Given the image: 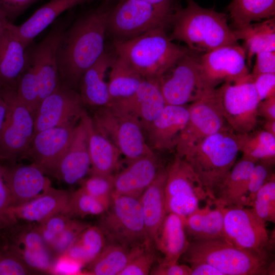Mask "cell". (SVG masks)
<instances>
[{"mask_svg":"<svg viewBox=\"0 0 275 275\" xmlns=\"http://www.w3.org/2000/svg\"><path fill=\"white\" fill-rule=\"evenodd\" d=\"M109 12L97 9L64 30L57 52L61 85L75 89L84 72L105 52Z\"/></svg>","mask_w":275,"mask_h":275,"instance_id":"6da1fadb","label":"cell"},{"mask_svg":"<svg viewBox=\"0 0 275 275\" xmlns=\"http://www.w3.org/2000/svg\"><path fill=\"white\" fill-rule=\"evenodd\" d=\"M171 24L170 40L185 43L194 52L205 53L238 44L225 14L201 7L194 0H187L185 8L174 12Z\"/></svg>","mask_w":275,"mask_h":275,"instance_id":"7a4b0ae2","label":"cell"},{"mask_svg":"<svg viewBox=\"0 0 275 275\" xmlns=\"http://www.w3.org/2000/svg\"><path fill=\"white\" fill-rule=\"evenodd\" d=\"M241 134L224 130L204 139L182 157L193 170L213 202L236 163L240 151Z\"/></svg>","mask_w":275,"mask_h":275,"instance_id":"3957f363","label":"cell"},{"mask_svg":"<svg viewBox=\"0 0 275 275\" xmlns=\"http://www.w3.org/2000/svg\"><path fill=\"white\" fill-rule=\"evenodd\" d=\"M166 29L157 28L113 42L116 55L144 78L158 79L188 50L173 42Z\"/></svg>","mask_w":275,"mask_h":275,"instance_id":"277c9868","label":"cell"},{"mask_svg":"<svg viewBox=\"0 0 275 275\" xmlns=\"http://www.w3.org/2000/svg\"><path fill=\"white\" fill-rule=\"evenodd\" d=\"M181 257L190 264L208 263L224 275H266L273 273L271 256L238 248L223 238L189 241Z\"/></svg>","mask_w":275,"mask_h":275,"instance_id":"5b68a950","label":"cell"},{"mask_svg":"<svg viewBox=\"0 0 275 275\" xmlns=\"http://www.w3.org/2000/svg\"><path fill=\"white\" fill-rule=\"evenodd\" d=\"M172 2L154 4L143 0H121L109 12L107 32L115 40H126L171 24Z\"/></svg>","mask_w":275,"mask_h":275,"instance_id":"8992f818","label":"cell"},{"mask_svg":"<svg viewBox=\"0 0 275 275\" xmlns=\"http://www.w3.org/2000/svg\"><path fill=\"white\" fill-rule=\"evenodd\" d=\"M101 215L98 226L108 243L128 248L154 244L147 236L139 198L113 195L108 208Z\"/></svg>","mask_w":275,"mask_h":275,"instance_id":"52a82bcc","label":"cell"},{"mask_svg":"<svg viewBox=\"0 0 275 275\" xmlns=\"http://www.w3.org/2000/svg\"><path fill=\"white\" fill-rule=\"evenodd\" d=\"M91 118L97 130L118 148L128 162L154 154L145 142L140 121L131 114L110 105L98 108Z\"/></svg>","mask_w":275,"mask_h":275,"instance_id":"ba28073f","label":"cell"},{"mask_svg":"<svg viewBox=\"0 0 275 275\" xmlns=\"http://www.w3.org/2000/svg\"><path fill=\"white\" fill-rule=\"evenodd\" d=\"M158 80L166 104L186 105L211 90L203 82L199 58L189 49Z\"/></svg>","mask_w":275,"mask_h":275,"instance_id":"9c48e42d","label":"cell"},{"mask_svg":"<svg viewBox=\"0 0 275 275\" xmlns=\"http://www.w3.org/2000/svg\"><path fill=\"white\" fill-rule=\"evenodd\" d=\"M167 170L164 193L167 213H174L184 219L199 207L201 202L210 200L197 176L183 158L176 155Z\"/></svg>","mask_w":275,"mask_h":275,"instance_id":"30bf717a","label":"cell"},{"mask_svg":"<svg viewBox=\"0 0 275 275\" xmlns=\"http://www.w3.org/2000/svg\"><path fill=\"white\" fill-rule=\"evenodd\" d=\"M273 237L269 235L266 223L251 208L224 207V239L229 243L241 249L271 256Z\"/></svg>","mask_w":275,"mask_h":275,"instance_id":"8fae6325","label":"cell"},{"mask_svg":"<svg viewBox=\"0 0 275 275\" xmlns=\"http://www.w3.org/2000/svg\"><path fill=\"white\" fill-rule=\"evenodd\" d=\"M218 102L229 127L236 133L255 130L260 100L252 80L238 84L225 82L216 88Z\"/></svg>","mask_w":275,"mask_h":275,"instance_id":"7c38bea8","label":"cell"},{"mask_svg":"<svg viewBox=\"0 0 275 275\" xmlns=\"http://www.w3.org/2000/svg\"><path fill=\"white\" fill-rule=\"evenodd\" d=\"M8 104L0 131V159L14 163L23 157L34 133V117L13 90L1 92Z\"/></svg>","mask_w":275,"mask_h":275,"instance_id":"4fadbf2b","label":"cell"},{"mask_svg":"<svg viewBox=\"0 0 275 275\" xmlns=\"http://www.w3.org/2000/svg\"><path fill=\"white\" fill-rule=\"evenodd\" d=\"M188 112L187 123L175 148L176 155L181 157L207 136L231 129L223 115L216 89L207 91L199 99L190 103Z\"/></svg>","mask_w":275,"mask_h":275,"instance_id":"5bb4252c","label":"cell"},{"mask_svg":"<svg viewBox=\"0 0 275 275\" xmlns=\"http://www.w3.org/2000/svg\"><path fill=\"white\" fill-rule=\"evenodd\" d=\"M201 75L208 90L220 84H238L252 80L245 51L239 45H227L203 53L199 57Z\"/></svg>","mask_w":275,"mask_h":275,"instance_id":"9a60e30c","label":"cell"},{"mask_svg":"<svg viewBox=\"0 0 275 275\" xmlns=\"http://www.w3.org/2000/svg\"><path fill=\"white\" fill-rule=\"evenodd\" d=\"M79 93L60 84L40 103L34 116V133L55 127L75 126L84 109Z\"/></svg>","mask_w":275,"mask_h":275,"instance_id":"2e32d148","label":"cell"},{"mask_svg":"<svg viewBox=\"0 0 275 275\" xmlns=\"http://www.w3.org/2000/svg\"><path fill=\"white\" fill-rule=\"evenodd\" d=\"M8 242L23 262L34 273H51L56 257L44 241L38 224L16 226Z\"/></svg>","mask_w":275,"mask_h":275,"instance_id":"e0dca14e","label":"cell"},{"mask_svg":"<svg viewBox=\"0 0 275 275\" xmlns=\"http://www.w3.org/2000/svg\"><path fill=\"white\" fill-rule=\"evenodd\" d=\"M75 126L55 127L35 133L23 157L30 158L45 174L51 175L69 146Z\"/></svg>","mask_w":275,"mask_h":275,"instance_id":"ac0fdd59","label":"cell"},{"mask_svg":"<svg viewBox=\"0 0 275 275\" xmlns=\"http://www.w3.org/2000/svg\"><path fill=\"white\" fill-rule=\"evenodd\" d=\"M65 30L64 24L56 25L41 42L29 49L37 70L40 103L60 85L57 52Z\"/></svg>","mask_w":275,"mask_h":275,"instance_id":"d6986e66","label":"cell"},{"mask_svg":"<svg viewBox=\"0 0 275 275\" xmlns=\"http://www.w3.org/2000/svg\"><path fill=\"white\" fill-rule=\"evenodd\" d=\"M4 176L10 192L12 206L38 196L51 186L43 171L34 163L4 167Z\"/></svg>","mask_w":275,"mask_h":275,"instance_id":"ffe728a7","label":"cell"},{"mask_svg":"<svg viewBox=\"0 0 275 275\" xmlns=\"http://www.w3.org/2000/svg\"><path fill=\"white\" fill-rule=\"evenodd\" d=\"M69 146L51 176L68 184L80 182L89 173L91 162L86 131L79 120Z\"/></svg>","mask_w":275,"mask_h":275,"instance_id":"44dd1931","label":"cell"},{"mask_svg":"<svg viewBox=\"0 0 275 275\" xmlns=\"http://www.w3.org/2000/svg\"><path fill=\"white\" fill-rule=\"evenodd\" d=\"M188 115L187 105L166 104L145 129L152 148L158 150L176 148Z\"/></svg>","mask_w":275,"mask_h":275,"instance_id":"7402d4cb","label":"cell"},{"mask_svg":"<svg viewBox=\"0 0 275 275\" xmlns=\"http://www.w3.org/2000/svg\"><path fill=\"white\" fill-rule=\"evenodd\" d=\"M161 168L154 153L129 162L125 169L114 175L113 195L139 198Z\"/></svg>","mask_w":275,"mask_h":275,"instance_id":"603a6c76","label":"cell"},{"mask_svg":"<svg viewBox=\"0 0 275 275\" xmlns=\"http://www.w3.org/2000/svg\"><path fill=\"white\" fill-rule=\"evenodd\" d=\"M158 79L144 78L132 96L110 105L136 117L145 130L166 105Z\"/></svg>","mask_w":275,"mask_h":275,"instance_id":"cb8c5ba5","label":"cell"},{"mask_svg":"<svg viewBox=\"0 0 275 275\" xmlns=\"http://www.w3.org/2000/svg\"><path fill=\"white\" fill-rule=\"evenodd\" d=\"M71 193L50 186L36 198L11 207L10 215L15 223L21 221L40 223L54 214L62 213L68 203Z\"/></svg>","mask_w":275,"mask_h":275,"instance_id":"d4e9b609","label":"cell"},{"mask_svg":"<svg viewBox=\"0 0 275 275\" xmlns=\"http://www.w3.org/2000/svg\"><path fill=\"white\" fill-rule=\"evenodd\" d=\"M28 47L7 26L0 38V92L16 90L26 65Z\"/></svg>","mask_w":275,"mask_h":275,"instance_id":"484cf974","label":"cell"},{"mask_svg":"<svg viewBox=\"0 0 275 275\" xmlns=\"http://www.w3.org/2000/svg\"><path fill=\"white\" fill-rule=\"evenodd\" d=\"M80 121L86 131L91 168L89 174L109 175L117 169L120 155L118 148L95 128L92 118L84 109Z\"/></svg>","mask_w":275,"mask_h":275,"instance_id":"4316f807","label":"cell"},{"mask_svg":"<svg viewBox=\"0 0 275 275\" xmlns=\"http://www.w3.org/2000/svg\"><path fill=\"white\" fill-rule=\"evenodd\" d=\"M93 0H50L19 25L11 22L8 29L28 47L33 40L61 14L75 6Z\"/></svg>","mask_w":275,"mask_h":275,"instance_id":"83f0119b","label":"cell"},{"mask_svg":"<svg viewBox=\"0 0 275 275\" xmlns=\"http://www.w3.org/2000/svg\"><path fill=\"white\" fill-rule=\"evenodd\" d=\"M167 176V168H161L154 180L139 198L147 236L153 244L167 213L164 193Z\"/></svg>","mask_w":275,"mask_h":275,"instance_id":"f1b7e54d","label":"cell"},{"mask_svg":"<svg viewBox=\"0 0 275 275\" xmlns=\"http://www.w3.org/2000/svg\"><path fill=\"white\" fill-rule=\"evenodd\" d=\"M114 58V56L104 52L83 74L78 87L84 104L97 108L110 104L108 84L105 76Z\"/></svg>","mask_w":275,"mask_h":275,"instance_id":"f546056e","label":"cell"},{"mask_svg":"<svg viewBox=\"0 0 275 275\" xmlns=\"http://www.w3.org/2000/svg\"><path fill=\"white\" fill-rule=\"evenodd\" d=\"M255 164L243 158L235 163L219 187L213 204L223 207H247L249 178Z\"/></svg>","mask_w":275,"mask_h":275,"instance_id":"4dcf8cb0","label":"cell"},{"mask_svg":"<svg viewBox=\"0 0 275 275\" xmlns=\"http://www.w3.org/2000/svg\"><path fill=\"white\" fill-rule=\"evenodd\" d=\"M189 243L184 219L174 213H167L154 240V244L163 255V261L176 263Z\"/></svg>","mask_w":275,"mask_h":275,"instance_id":"1f68e13d","label":"cell"},{"mask_svg":"<svg viewBox=\"0 0 275 275\" xmlns=\"http://www.w3.org/2000/svg\"><path fill=\"white\" fill-rule=\"evenodd\" d=\"M224 208L206 201L184 219L186 235L191 240L224 239Z\"/></svg>","mask_w":275,"mask_h":275,"instance_id":"d6a6232c","label":"cell"},{"mask_svg":"<svg viewBox=\"0 0 275 275\" xmlns=\"http://www.w3.org/2000/svg\"><path fill=\"white\" fill-rule=\"evenodd\" d=\"M152 244L128 248L107 243L100 254L88 264L86 273L93 275H119L130 261Z\"/></svg>","mask_w":275,"mask_h":275,"instance_id":"836d02e7","label":"cell"},{"mask_svg":"<svg viewBox=\"0 0 275 275\" xmlns=\"http://www.w3.org/2000/svg\"><path fill=\"white\" fill-rule=\"evenodd\" d=\"M238 41H243L246 63L251 66L252 58L257 53L275 51V19L271 17L257 23H251L240 28L233 29Z\"/></svg>","mask_w":275,"mask_h":275,"instance_id":"e575fe53","label":"cell"},{"mask_svg":"<svg viewBox=\"0 0 275 275\" xmlns=\"http://www.w3.org/2000/svg\"><path fill=\"white\" fill-rule=\"evenodd\" d=\"M109 68L107 84L111 104L132 96L144 78L124 60L116 55Z\"/></svg>","mask_w":275,"mask_h":275,"instance_id":"d590c367","label":"cell"},{"mask_svg":"<svg viewBox=\"0 0 275 275\" xmlns=\"http://www.w3.org/2000/svg\"><path fill=\"white\" fill-rule=\"evenodd\" d=\"M241 158L274 165L275 136L264 130L241 134Z\"/></svg>","mask_w":275,"mask_h":275,"instance_id":"8d00e7d4","label":"cell"},{"mask_svg":"<svg viewBox=\"0 0 275 275\" xmlns=\"http://www.w3.org/2000/svg\"><path fill=\"white\" fill-rule=\"evenodd\" d=\"M106 244V238L101 229L90 225L80 233L64 254L82 265H88L100 254Z\"/></svg>","mask_w":275,"mask_h":275,"instance_id":"74e56055","label":"cell"},{"mask_svg":"<svg viewBox=\"0 0 275 275\" xmlns=\"http://www.w3.org/2000/svg\"><path fill=\"white\" fill-rule=\"evenodd\" d=\"M228 10L234 29L274 17L275 0H232Z\"/></svg>","mask_w":275,"mask_h":275,"instance_id":"f35d334b","label":"cell"},{"mask_svg":"<svg viewBox=\"0 0 275 275\" xmlns=\"http://www.w3.org/2000/svg\"><path fill=\"white\" fill-rule=\"evenodd\" d=\"M25 68L17 84L16 93L33 117L40 104L37 70L29 49Z\"/></svg>","mask_w":275,"mask_h":275,"instance_id":"ab89813d","label":"cell"},{"mask_svg":"<svg viewBox=\"0 0 275 275\" xmlns=\"http://www.w3.org/2000/svg\"><path fill=\"white\" fill-rule=\"evenodd\" d=\"M107 209L103 204L80 187L71 193L68 203L62 213L70 218L84 217L87 215H101Z\"/></svg>","mask_w":275,"mask_h":275,"instance_id":"60d3db41","label":"cell"},{"mask_svg":"<svg viewBox=\"0 0 275 275\" xmlns=\"http://www.w3.org/2000/svg\"><path fill=\"white\" fill-rule=\"evenodd\" d=\"M114 175L90 174L80 182L81 188L108 208L113 196Z\"/></svg>","mask_w":275,"mask_h":275,"instance_id":"b9f144b4","label":"cell"},{"mask_svg":"<svg viewBox=\"0 0 275 275\" xmlns=\"http://www.w3.org/2000/svg\"><path fill=\"white\" fill-rule=\"evenodd\" d=\"M254 213L266 223L275 222V178H272L256 193L251 205Z\"/></svg>","mask_w":275,"mask_h":275,"instance_id":"7bdbcfd3","label":"cell"},{"mask_svg":"<svg viewBox=\"0 0 275 275\" xmlns=\"http://www.w3.org/2000/svg\"><path fill=\"white\" fill-rule=\"evenodd\" d=\"M32 274L9 243L0 246V275Z\"/></svg>","mask_w":275,"mask_h":275,"instance_id":"ee69618b","label":"cell"},{"mask_svg":"<svg viewBox=\"0 0 275 275\" xmlns=\"http://www.w3.org/2000/svg\"><path fill=\"white\" fill-rule=\"evenodd\" d=\"M89 226L90 225L85 222L71 218L50 247L56 258L64 254L80 233Z\"/></svg>","mask_w":275,"mask_h":275,"instance_id":"f6af8a7d","label":"cell"},{"mask_svg":"<svg viewBox=\"0 0 275 275\" xmlns=\"http://www.w3.org/2000/svg\"><path fill=\"white\" fill-rule=\"evenodd\" d=\"M272 165L267 163H255L250 176L248 195L247 207H251L257 191L271 179L274 178Z\"/></svg>","mask_w":275,"mask_h":275,"instance_id":"bcb514c9","label":"cell"},{"mask_svg":"<svg viewBox=\"0 0 275 275\" xmlns=\"http://www.w3.org/2000/svg\"><path fill=\"white\" fill-rule=\"evenodd\" d=\"M154 245H150L135 256L119 275H147L150 273L156 259Z\"/></svg>","mask_w":275,"mask_h":275,"instance_id":"7dc6e473","label":"cell"},{"mask_svg":"<svg viewBox=\"0 0 275 275\" xmlns=\"http://www.w3.org/2000/svg\"><path fill=\"white\" fill-rule=\"evenodd\" d=\"M71 219L62 213H59L37 224L44 241L50 248Z\"/></svg>","mask_w":275,"mask_h":275,"instance_id":"c3c4849f","label":"cell"},{"mask_svg":"<svg viewBox=\"0 0 275 275\" xmlns=\"http://www.w3.org/2000/svg\"><path fill=\"white\" fill-rule=\"evenodd\" d=\"M12 206L10 192L4 178L3 166L0 164V230L16 223L9 213Z\"/></svg>","mask_w":275,"mask_h":275,"instance_id":"681fc988","label":"cell"},{"mask_svg":"<svg viewBox=\"0 0 275 275\" xmlns=\"http://www.w3.org/2000/svg\"><path fill=\"white\" fill-rule=\"evenodd\" d=\"M260 101L275 96V73H264L252 78Z\"/></svg>","mask_w":275,"mask_h":275,"instance_id":"f907efd6","label":"cell"},{"mask_svg":"<svg viewBox=\"0 0 275 275\" xmlns=\"http://www.w3.org/2000/svg\"><path fill=\"white\" fill-rule=\"evenodd\" d=\"M252 72V78L257 75L275 73V51H264L257 53Z\"/></svg>","mask_w":275,"mask_h":275,"instance_id":"816d5d0a","label":"cell"},{"mask_svg":"<svg viewBox=\"0 0 275 275\" xmlns=\"http://www.w3.org/2000/svg\"><path fill=\"white\" fill-rule=\"evenodd\" d=\"M40 1L0 0V10L10 21L16 19L28 8Z\"/></svg>","mask_w":275,"mask_h":275,"instance_id":"f5cc1de1","label":"cell"},{"mask_svg":"<svg viewBox=\"0 0 275 275\" xmlns=\"http://www.w3.org/2000/svg\"><path fill=\"white\" fill-rule=\"evenodd\" d=\"M190 267L178 262L169 263L161 260L158 265L152 267L151 274L154 275H190Z\"/></svg>","mask_w":275,"mask_h":275,"instance_id":"db71d44e","label":"cell"},{"mask_svg":"<svg viewBox=\"0 0 275 275\" xmlns=\"http://www.w3.org/2000/svg\"><path fill=\"white\" fill-rule=\"evenodd\" d=\"M82 266L80 263L63 254L56 258L51 274H76L80 272Z\"/></svg>","mask_w":275,"mask_h":275,"instance_id":"11a10c76","label":"cell"},{"mask_svg":"<svg viewBox=\"0 0 275 275\" xmlns=\"http://www.w3.org/2000/svg\"><path fill=\"white\" fill-rule=\"evenodd\" d=\"M258 116L265 120H275V96L260 101L257 106Z\"/></svg>","mask_w":275,"mask_h":275,"instance_id":"9f6ffc18","label":"cell"},{"mask_svg":"<svg viewBox=\"0 0 275 275\" xmlns=\"http://www.w3.org/2000/svg\"><path fill=\"white\" fill-rule=\"evenodd\" d=\"M189 264L190 275H224L220 270L207 263L194 262Z\"/></svg>","mask_w":275,"mask_h":275,"instance_id":"6f0895ef","label":"cell"},{"mask_svg":"<svg viewBox=\"0 0 275 275\" xmlns=\"http://www.w3.org/2000/svg\"><path fill=\"white\" fill-rule=\"evenodd\" d=\"M8 109V104L3 95L0 92V131L6 118Z\"/></svg>","mask_w":275,"mask_h":275,"instance_id":"680465c9","label":"cell"},{"mask_svg":"<svg viewBox=\"0 0 275 275\" xmlns=\"http://www.w3.org/2000/svg\"><path fill=\"white\" fill-rule=\"evenodd\" d=\"M9 22L5 14L0 10V38L7 30Z\"/></svg>","mask_w":275,"mask_h":275,"instance_id":"91938a15","label":"cell"},{"mask_svg":"<svg viewBox=\"0 0 275 275\" xmlns=\"http://www.w3.org/2000/svg\"><path fill=\"white\" fill-rule=\"evenodd\" d=\"M263 128V130L275 136V120H265Z\"/></svg>","mask_w":275,"mask_h":275,"instance_id":"94428289","label":"cell"},{"mask_svg":"<svg viewBox=\"0 0 275 275\" xmlns=\"http://www.w3.org/2000/svg\"><path fill=\"white\" fill-rule=\"evenodd\" d=\"M143 1L148 2L149 3L154 4H161V3L172 2V0H143Z\"/></svg>","mask_w":275,"mask_h":275,"instance_id":"6125c7cd","label":"cell"}]
</instances>
